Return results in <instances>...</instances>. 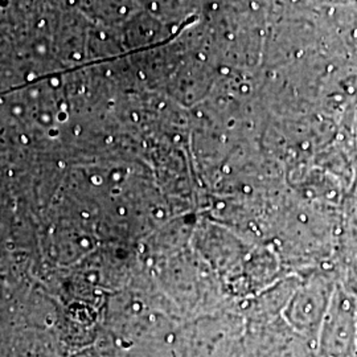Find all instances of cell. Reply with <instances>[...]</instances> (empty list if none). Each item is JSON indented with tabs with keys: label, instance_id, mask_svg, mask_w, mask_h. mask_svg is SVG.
I'll use <instances>...</instances> for the list:
<instances>
[{
	"label": "cell",
	"instance_id": "6da1fadb",
	"mask_svg": "<svg viewBox=\"0 0 357 357\" xmlns=\"http://www.w3.org/2000/svg\"><path fill=\"white\" fill-rule=\"evenodd\" d=\"M319 357L357 355V299L344 289H335L320 326Z\"/></svg>",
	"mask_w": 357,
	"mask_h": 357
}]
</instances>
